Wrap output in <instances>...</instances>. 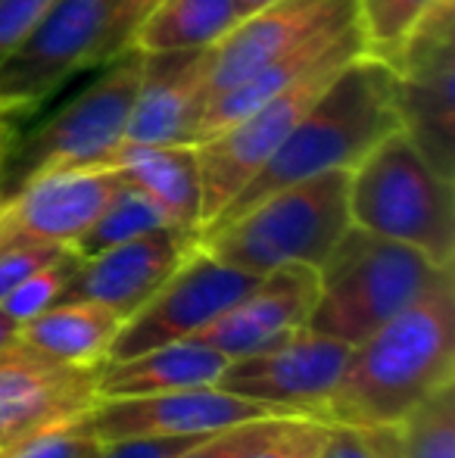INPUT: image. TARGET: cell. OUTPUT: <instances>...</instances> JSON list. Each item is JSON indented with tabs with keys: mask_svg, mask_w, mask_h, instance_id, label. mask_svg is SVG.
<instances>
[{
	"mask_svg": "<svg viewBox=\"0 0 455 458\" xmlns=\"http://www.w3.org/2000/svg\"><path fill=\"white\" fill-rule=\"evenodd\" d=\"M0 119H10V113H6V109H4V106H0Z\"/></svg>",
	"mask_w": 455,
	"mask_h": 458,
	"instance_id": "cell-38",
	"label": "cell"
},
{
	"mask_svg": "<svg viewBox=\"0 0 455 458\" xmlns=\"http://www.w3.org/2000/svg\"><path fill=\"white\" fill-rule=\"evenodd\" d=\"M396 128H402L396 109V72L365 50L334 75V81L306 109V115L291 128L265 165L206 228L240 216L274 191L324 172L352 169L377 140Z\"/></svg>",
	"mask_w": 455,
	"mask_h": 458,
	"instance_id": "cell-2",
	"label": "cell"
},
{
	"mask_svg": "<svg viewBox=\"0 0 455 458\" xmlns=\"http://www.w3.org/2000/svg\"><path fill=\"white\" fill-rule=\"evenodd\" d=\"M356 6L368 54L390 63L434 6V0H356Z\"/></svg>",
	"mask_w": 455,
	"mask_h": 458,
	"instance_id": "cell-25",
	"label": "cell"
},
{
	"mask_svg": "<svg viewBox=\"0 0 455 458\" xmlns=\"http://www.w3.org/2000/svg\"><path fill=\"white\" fill-rule=\"evenodd\" d=\"M54 0H0V63L25 41Z\"/></svg>",
	"mask_w": 455,
	"mask_h": 458,
	"instance_id": "cell-32",
	"label": "cell"
},
{
	"mask_svg": "<svg viewBox=\"0 0 455 458\" xmlns=\"http://www.w3.org/2000/svg\"><path fill=\"white\" fill-rule=\"evenodd\" d=\"M115 10L119 0H54L0 63V106L6 113L29 109L72 72L97 66Z\"/></svg>",
	"mask_w": 455,
	"mask_h": 458,
	"instance_id": "cell-9",
	"label": "cell"
},
{
	"mask_svg": "<svg viewBox=\"0 0 455 458\" xmlns=\"http://www.w3.org/2000/svg\"><path fill=\"white\" fill-rule=\"evenodd\" d=\"M262 275H249L197 243L188 259L169 275V281L131 315L115 334L106 362L138 356L175 340H194L225 309L234 306Z\"/></svg>",
	"mask_w": 455,
	"mask_h": 458,
	"instance_id": "cell-10",
	"label": "cell"
},
{
	"mask_svg": "<svg viewBox=\"0 0 455 458\" xmlns=\"http://www.w3.org/2000/svg\"><path fill=\"white\" fill-rule=\"evenodd\" d=\"M328 437V424L316 418H297L284 434L268 440L262 449H256L249 458H318Z\"/></svg>",
	"mask_w": 455,
	"mask_h": 458,
	"instance_id": "cell-31",
	"label": "cell"
},
{
	"mask_svg": "<svg viewBox=\"0 0 455 458\" xmlns=\"http://www.w3.org/2000/svg\"><path fill=\"white\" fill-rule=\"evenodd\" d=\"M4 449H6V446H4V440H0V455H4Z\"/></svg>",
	"mask_w": 455,
	"mask_h": 458,
	"instance_id": "cell-39",
	"label": "cell"
},
{
	"mask_svg": "<svg viewBox=\"0 0 455 458\" xmlns=\"http://www.w3.org/2000/svg\"><path fill=\"white\" fill-rule=\"evenodd\" d=\"M293 421H297L293 415L253 418V421H243V424H234V428L200 437L194 446L184 449L178 458H249L256 449L265 446L268 440L284 434Z\"/></svg>",
	"mask_w": 455,
	"mask_h": 458,
	"instance_id": "cell-27",
	"label": "cell"
},
{
	"mask_svg": "<svg viewBox=\"0 0 455 458\" xmlns=\"http://www.w3.org/2000/svg\"><path fill=\"white\" fill-rule=\"evenodd\" d=\"M356 56H337V60L324 63L293 88L231 122L225 131L194 144L197 165H200V231L247 187L249 178L265 165V159L291 134V128L303 119L306 109L318 100V94Z\"/></svg>",
	"mask_w": 455,
	"mask_h": 458,
	"instance_id": "cell-8",
	"label": "cell"
},
{
	"mask_svg": "<svg viewBox=\"0 0 455 458\" xmlns=\"http://www.w3.org/2000/svg\"><path fill=\"white\" fill-rule=\"evenodd\" d=\"M213 47L144 54L140 85L128 115L125 140L138 144H194L203 113Z\"/></svg>",
	"mask_w": 455,
	"mask_h": 458,
	"instance_id": "cell-18",
	"label": "cell"
},
{
	"mask_svg": "<svg viewBox=\"0 0 455 458\" xmlns=\"http://www.w3.org/2000/svg\"><path fill=\"white\" fill-rule=\"evenodd\" d=\"M387 66L396 72V109L402 131L440 175L455 178L452 0H434Z\"/></svg>",
	"mask_w": 455,
	"mask_h": 458,
	"instance_id": "cell-7",
	"label": "cell"
},
{
	"mask_svg": "<svg viewBox=\"0 0 455 458\" xmlns=\"http://www.w3.org/2000/svg\"><path fill=\"white\" fill-rule=\"evenodd\" d=\"M356 228L406 243L440 268L455 259V191L402 128L377 140L350 169Z\"/></svg>",
	"mask_w": 455,
	"mask_h": 458,
	"instance_id": "cell-5",
	"label": "cell"
},
{
	"mask_svg": "<svg viewBox=\"0 0 455 458\" xmlns=\"http://www.w3.org/2000/svg\"><path fill=\"white\" fill-rule=\"evenodd\" d=\"M234 4H237V13H240V19H243V16H249V13L262 10V6L274 4V0H234Z\"/></svg>",
	"mask_w": 455,
	"mask_h": 458,
	"instance_id": "cell-37",
	"label": "cell"
},
{
	"mask_svg": "<svg viewBox=\"0 0 455 458\" xmlns=\"http://www.w3.org/2000/svg\"><path fill=\"white\" fill-rule=\"evenodd\" d=\"M228 359L200 340H175L138 356L104 362L97 374V399L150 396V393L215 386Z\"/></svg>",
	"mask_w": 455,
	"mask_h": 458,
	"instance_id": "cell-20",
	"label": "cell"
},
{
	"mask_svg": "<svg viewBox=\"0 0 455 458\" xmlns=\"http://www.w3.org/2000/svg\"><path fill=\"white\" fill-rule=\"evenodd\" d=\"M16 337H19V325L4 312V309H0V350H6Z\"/></svg>",
	"mask_w": 455,
	"mask_h": 458,
	"instance_id": "cell-35",
	"label": "cell"
},
{
	"mask_svg": "<svg viewBox=\"0 0 455 458\" xmlns=\"http://www.w3.org/2000/svg\"><path fill=\"white\" fill-rule=\"evenodd\" d=\"M104 66L106 72L91 88L50 115L31 138H25L22 144L13 138L0 172V199L44 172L104 165V159L125 140L144 54L128 47Z\"/></svg>",
	"mask_w": 455,
	"mask_h": 458,
	"instance_id": "cell-6",
	"label": "cell"
},
{
	"mask_svg": "<svg viewBox=\"0 0 455 458\" xmlns=\"http://www.w3.org/2000/svg\"><path fill=\"white\" fill-rule=\"evenodd\" d=\"M156 4H159V0H119V10H115L113 25H110V31H106V38H104V47H100V63H97V66L115 60L119 54H125L134 29H138L140 19H144Z\"/></svg>",
	"mask_w": 455,
	"mask_h": 458,
	"instance_id": "cell-34",
	"label": "cell"
},
{
	"mask_svg": "<svg viewBox=\"0 0 455 458\" xmlns=\"http://www.w3.org/2000/svg\"><path fill=\"white\" fill-rule=\"evenodd\" d=\"M265 415L278 411L234 396L222 386H194L150 396L97 399L79 421L104 446L131 437H206Z\"/></svg>",
	"mask_w": 455,
	"mask_h": 458,
	"instance_id": "cell-13",
	"label": "cell"
},
{
	"mask_svg": "<svg viewBox=\"0 0 455 458\" xmlns=\"http://www.w3.org/2000/svg\"><path fill=\"white\" fill-rule=\"evenodd\" d=\"M240 22L234 0H159L134 29L128 47L138 54L215 47Z\"/></svg>",
	"mask_w": 455,
	"mask_h": 458,
	"instance_id": "cell-22",
	"label": "cell"
},
{
	"mask_svg": "<svg viewBox=\"0 0 455 458\" xmlns=\"http://www.w3.org/2000/svg\"><path fill=\"white\" fill-rule=\"evenodd\" d=\"M318 458H396V434L393 428L328 424V437Z\"/></svg>",
	"mask_w": 455,
	"mask_h": 458,
	"instance_id": "cell-29",
	"label": "cell"
},
{
	"mask_svg": "<svg viewBox=\"0 0 455 458\" xmlns=\"http://www.w3.org/2000/svg\"><path fill=\"white\" fill-rule=\"evenodd\" d=\"M172 228L165 212L147 197L140 187L122 178V184L115 187V193L106 199V206L97 212L91 225L81 231V237L72 243V253H79L81 259L94 253H104V250L115 247V243L134 241V237H144L150 231Z\"/></svg>",
	"mask_w": 455,
	"mask_h": 458,
	"instance_id": "cell-23",
	"label": "cell"
},
{
	"mask_svg": "<svg viewBox=\"0 0 455 458\" xmlns=\"http://www.w3.org/2000/svg\"><path fill=\"white\" fill-rule=\"evenodd\" d=\"M66 250L69 247H60V243H35V241L4 243V247H0V300H4L19 281H25L35 268L47 266L50 259H56V256L66 253Z\"/></svg>",
	"mask_w": 455,
	"mask_h": 458,
	"instance_id": "cell-30",
	"label": "cell"
},
{
	"mask_svg": "<svg viewBox=\"0 0 455 458\" xmlns=\"http://www.w3.org/2000/svg\"><path fill=\"white\" fill-rule=\"evenodd\" d=\"M200 437H131L100 446L97 458H178Z\"/></svg>",
	"mask_w": 455,
	"mask_h": 458,
	"instance_id": "cell-33",
	"label": "cell"
},
{
	"mask_svg": "<svg viewBox=\"0 0 455 458\" xmlns=\"http://www.w3.org/2000/svg\"><path fill=\"white\" fill-rule=\"evenodd\" d=\"M13 138H16V131H13L10 119H0V172H4V159H6V153H10Z\"/></svg>",
	"mask_w": 455,
	"mask_h": 458,
	"instance_id": "cell-36",
	"label": "cell"
},
{
	"mask_svg": "<svg viewBox=\"0 0 455 458\" xmlns=\"http://www.w3.org/2000/svg\"><path fill=\"white\" fill-rule=\"evenodd\" d=\"M393 434L396 458H455V384L409 411Z\"/></svg>",
	"mask_w": 455,
	"mask_h": 458,
	"instance_id": "cell-24",
	"label": "cell"
},
{
	"mask_svg": "<svg viewBox=\"0 0 455 458\" xmlns=\"http://www.w3.org/2000/svg\"><path fill=\"white\" fill-rule=\"evenodd\" d=\"M350 350L352 346L341 340L303 331L274 350L231 359L215 386L265 405L278 415L322 421V411L341 380Z\"/></svg>",
	"mask_w": 455,
	"mask_h": 458,
	"instance_id": "cell-11",
	"label": "cell"
},
{
	"mask_svg": "<svg viewBox=\"0 0 455 458\" xmlns=\"http://www.w3.org/2000/svg\"><path fill=\"white\" fill-rule=\"evenodd\" d=\"M450 384H455V281L446 277L352 346L322 421L396 428Z\"/></svg>",
	"mask_w": 455,
	"mask_h": 458,
	"instance_id": "cell-1",
	"label": "cell"
},
{
	"mask_svg": "<svg viewBox=\"0 0 455 458\" xmlns=\"http://www.w3.org/2000/svg\"><path fill=\"white\" fill-rule=\"evenodd\" d=\"M100 443L81 428V421H63L25 437L4 449L0 458H97Z\"/></svg>",
	"mask_w": 455,
	"mask_h": 458,
	"instance_id": "cell-28",
	"label": "cell"
},
{
	"mask_svg": "<svg viewBox=\"0 0 455 458\" xmlns=\"http://www.w3.org/2000/svg\"><path fill=\"white\" fill-rule=\"evenodd\" d=\"M197 247V234L178 228L150 231L134 241L94 253L79 262L69 281L66 300H88L113 309L119 318H131Z\"/></svg>",
	"mask_w": 455,
	"mask_h": 458,
	"instance_id": "cell-17",
	"label": "cell"
},
{
	"mask_svg": "<svg viewBox=\"0 0 455 458\" xmlns=\"http://www.w3.org/2000/svg\"><path fill=\"white\" fill-rule=\"evenodd\" d=\"M122 184L110 165H79L35 175L0 199V247L4 243H60L72 247Z\"/></svg>",
	"mask_w": 455,
	"mask_h": 458,
	"instance_id": "cell-15",
	"label": "cell"
},
{
	"mask_svg": "<svg viewBox=\"0 0 455 458\" xmlns=\"http://www.w3.org/2000/svg\"><path fill=\"white\" fill-rule=\"evenodd\" d=\"M446 277L452 268L434 266L418 250L350 225L318 266L309 331L356 346Z\"/></svg>",
	"mask_w": 455,
	"mask_h": 458,
	"instance_id": "cell-4",
	"label": "cell"
},
{
	"mask_svg": "<svg viewBox=\"0 0 455 458\" xmlns=\"http://www.w3.org/2000/svg\"><path fill=\"white\" fill-rule=\"evenodd\" d=\"M125 318L100 302L66 300L19 327L25 346L66 365H104Z\"/></svg>",
	"mask_w": 455,
	"mask_h": 458,
	"instance_id": "cell-21",
	"label": "cell"
},
{
	"mask_svg": "<svg viewBox=\"0 0 455 458\" xmlns=\"http://www.w3.org/2000/svg\"><path fill=\"white\" fill-rule=\"evenodd\" d=\"M104 165L140 187L165 212L172 228L200 237V165L194 144L122 140Z\"/></svg>",
	"mask_w": 455,
	"mask_h": 458,
	"instance_id": "cell-19",
	"label": "cell"
},
{
	"mask_svg": "<svg viewBox=\"0 0 455 458\" xmlns=\"http://www.w3.org/2000/svg\"><path fill=\"white\" fill-rule=\"evenodd\" d=\"M100 365H66L13 340L0 350V440L4 446L75 421L97 403Z\"/></svg>",
	"mask_w": 455,
	"mask_h": 458,
	"instance_id": "cell-14",
	"label": "cell"
},
{
	"mask_svg": "<svg viewBox=\"0 0 455 458\" xmlns=\"http://www.w3.org/2000/svg\"><path fill=\"white\" fill-rule=\"evenodd\" d=\"M318 293V272L309 266H281L262 275L240 300L203 327L194 340L228 359L265 352L309 331Z\"/></svg>",
	"mask_w": 455,
	"mask_h": 458,
	"instance_id": "cell-16",
	"label": "cell"
},
{
	"mask_svg": "<svg viewBox=\"0 0 455 458\" xmlns=\"http://www.w3.org/2000/svg\"><path fill=\"white\" fill-rule=\"evenodd\" d=\"M350 225V169H337L268 193L240 216L200 231L197 243L249 275L281 266L318 272Z\"/></svg>",
	"mask_w": 455,
	"mask_h": 458,
	"instance_id": "cell-3",
	"label": "cell"
},
{
	"mask_svg": "<svg viewBox=\"0 0 455 458\" xmlns=\"http://www.w3.org/2000/svg\"><path fill=\"white\" fill-rule=\"evenodd\" d=\"M356 22V0H274L249 13L213 47L203 106L228 88L247 81L259 69L284 60L303 44L331 31H343Z\"/></svg>",
	"mask_w": 455,
	"mask_h": 458,
	"instance_id": "cell-12",
	"label": "cell"
},
{
	"mask_svg": "<svg viewBox=\"0 0 455 458\" xmlns=\"http://www.w3.org/2000/svg\"><path fill=\"white\" fill-rule=\"evenodd\" d=\"M79 262H81V256L72 253V250L60 253L56 259H50L47 266L35 268L25 281H19L16 287L0 300V309H4V312L10 315L19 327H22L25 321H31L35 315L47 312L50 306H56V302L63 300V293H66V287H69V281H72Z\"/></svg>",
	"mask_w": 455,
	"mask_h": 458,
	"instance_id": "cell-26",
	"label": "cell"
}]
</instances>
